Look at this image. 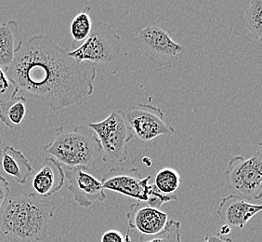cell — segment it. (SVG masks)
<instances>
[{"instance_id":"ac0fdd59","label":"cell","mask_w":262,"mask_h":242,"mask_svg":"<svg viewBox=\"0 0 262 242\" xmlns=\"http://www.w3.org/2000/svg\"><path fill=\"white\" fill-rule=\"evenodd\" d=\"M246 26L255 41L262 42V0H253L246 10Z\"/></svg>"},{"instance_id":"484cf974","label":"cell","mask_w":262,"mask_h":242,"mask_svg":"<svg viewBox=\"0 0 262 242\" xmlns=\"http://www.w3.org/2000/svg\"><path fill=\"white\" fill-rule=\"evenodd\" d=\"M231 230H232L231 227H229L227 225H224V226H222V227H221V229H220V231H219L217 234H219L220 236L223 237V236H226L228 234H230Z\"/></svg>"},{"instance_id":"6da1fadb","label":"cell","mask_w":262,"mask_h":242,"mask_svg":"<svg viewBox=\"0 0 262 242\" xmlns=\"http://www.w3.org/2000/svg\"><path fill=\"white\" fill-rule=\"evenodd\" d=\"M50 36L36 35L21 46L7 75L19 90L52 111L81 105L92 95L96 65L79 63Z\"/></svg>"},{"instance_id":"ba28073f","label":"cell","mask_w":262,"mask_h":242,"mask_svg":"<svg viewBox=\"0 0 262 242\" xmlns=\"http://www.w3.org/2000/svg\"><path fill=\"white\" fill-rule=\"evenodd\" d=\"M120 42L121 36L108 24L98 22L92 25L91 34L86 41L76 50L69 51V55L79 63L108 64L119 49Z\"/></svg>"},{"instance_id":"ffe728a7","label":"cell","mask_w":262,"mask_h":242,"mask_svg":"<svg viewBox=\"0 0 262 242\" xmlns=\"http://www.w3.org/2000/svg\"><path fill=\"white\" fill-rule=\"evenodd\" d=\"M139 242H182L181 223L176 220H168L162 232L154 236L141 235Z\"/></svg>"},{"instance_id":"7c38bea8","label":"cell","mask_w":262,"mask_h":242,"mask_svg":"<svg viewBox=\"0 0 262 242\" xmlns=\"http://www.w3.org/2000/svg\"><path fill=\"white\" fill-rule=\"evenodd\" d=\"M260 204H255L245 197L232 194L222 199L217 213L229 227L243 229L250 219L261 212Z\"/></svg>"},{"instance_id":"d4e9b609","label":"cell","mask_w":262,"mask_h":242,"mask_svg":"<svg viewBox=\"0 0 262 242\" xmlns=\"http://www.w3.org/2000/svg\"><path fill=\"white\" fill-rule=\"evenodd\" d=\"M0 242H23L0 231Z\"/></svg>"},{"instance_id":"4316f807","label":"cell","mask_w":262,"mask_h":242,"mask_svg":"<svg viewBox=\"0 0 262 242\" xmlns=\"http://www.w3.org/2000/svg\"><path fill=\"white\" fill-rule=\"evenodd\" d=\"M1 152H2V137L0 134V158H1Z\"/></svg>"},{"instance_id":"2e32d148","label":"cell","mask_w":262,"mask_h":242,"mask_svg":"<svg viewBox=\"0 0 262 242\" xmlns=\"http://www.w3.org/2000/svg\"><path fill=\"white\" fill-rule=\"evenodd\" d=\"M26 98L16 96L0 104V121L11 131H19L26 115Z\"/></svg>"},{"instance_id":"3957f363","label":"cell","mask_w":262,"mask_h":242,"mask_svg":"<svg viewBox=\"0 0 262 242\" xmlns=\"http://www.w3.org/2000/svg\"><path fill=\"white\" fill-rule=\"evenodd\" d=\"M43 150L67 168L83 167L86 170L101 154L99 139L88 126L76 127L72 131L59 127L53 141L46 145Z\"/></svg>"},{"instance_id":"277c9868","label":"cell","mask_w":262,"mask_h":242,"mask_svg":"<svg viewBox=\"0 0 262 242\" xmlns=\"http://www.w3.org/2000/svg\"><path fill=\"white\" fill-rule=\"evenodd\" d=\"M226 185L235 195L250 201L260 200L262 197V144L257 151L245 158L236 156L230 159L223 174Z\"/></svg>"},{"instance_id":"44dd1931","label":"cell","mask_w":262,"mask_h":242,"mask_svg":"<svg viewBox=\"0 0 262 242\" xmlns=\"http://www.w3.org/2000/svg\"><path fill=\"white\" fill-rule=\"evenodd\" d=\"M19 91L15 82L0 67V104L16 97Z\"/></svg>"},{"instance_id":"e0dca14e","label":"cell","mask_w":262,"mask_h":242,"mask_svg":"<svg viewBox=\"0 0 262 242\" xmlns=\"http://www.w3.org/2000/svg\"><path fill=\"white\" fill-rule=\"evenodd\" d=\"M182 183V177L176 170L172 168H163L157 172L154 185L160 193L170 196L176 191Z\"/></svg>"},{"instance_id":"d6986e66","label":"cell","mask_w":262,"mask_h":242,"mask_svg":"<svg viewBox=\"0 0 262 242\" xmlns=\"http://www.w3.org/2000/svg\"><path fill=\"white\" fill-rule=\"evenodd\" d=\"M91 10L90 7H86L85 10L77 13L72 21L71 35L74 41H85L91 34L92 29V21L90 15Z\"/></svg>"},{"instance_id":"9a60e30c","label":"cell","mask_w":262,"mask_h":242,"mask_svg":"<svg viewBox=\"0 0 262 242\" xmlns=\"http://www.w3.org/2000/svg\"><path fill=\"white\" fill-rule=\"evenodd\" d=\"M0 166L20 186L26 185L33 172V166L25 154L10 146L2 148Z\"/></svg>"},{"instance_id":"5b68a950","label":"cell","mask_w":262,"mask_h":242,"mask_svg":"<svg viewBox=\"0 0 262 242\" xmlns=\"http://www.w3.org/2000/svg\"><path fill=\"white\" fill-rule=\"evenodd\" d=\"M95 132L102 153V160L106 163L121 164L128 158V143L134 138L120 110H113L111 114L100 122L88 125Z\"/></svg>"},{"instance_id":"8992f818","label":"cell","mask_w":262,"mask_h":242,"mask_svg":"<svg viewBox=\"0 0 262 242\" xmlns=\"http://www.w3.org/2000/svg\"><path fill=\"white\" fill-rule=\"evenodd\" d=\"M134 42L148 60L160 67L172 66L186 54V50L172 38L168 31L156 25L141 29Z\"/></svg>"},{"instance_id":"52a82bcc","label":"cell","mask_w":262,"mask_h":242,"mask_svg":"<svg viewBox=\"0 0 262 242\" xmlns=\"http://www.w3.org/2000/svg\"><path fill=\"white\" fill-rule=\"evenodd\" d=\"M150 179L151 175L142 176L135 167L116 166L101 176V182L104 190L119 193L145 203L160 193L154 184L150 185Z\"/></svg>"},{"instance_id":"7a4b0ae2","label":"cell","mask_w":262,"mask_h":242,"mask_svg":"<svg viewBox=\"0 0 262 242\" xmlns=\"http://www.w3.org/2000/svg\"><path fill=\"white\" fill-rule=\"evenodd\" d=\"M55 209L35 193L11 197L0 211V231L23 242H44Z\"/></svg>"},{"instance_id":"cb8c5ba5","label":"cell","mask_w":262,"mask_h":242,"mask_svg":"<svg viewBox=\"0 0 262 242\" xmlns=\"http://www.w3.org/2000/svg\"><path fill=\"white\" fill-rule=\"evenodd\" d=\"M204 242H233L231 238L222 237L219 234L213 235V234H207L205 237Z\"/></svg>"},{"instance_id":"30bf717a","label":"cell","mask_w":262,"mask_h":242,"mask_svg":"<svg viewBox=\"0 0 262 242\" xmlns=\"http://www.w3.org/2000/svg\"><path fill=\"white\" fill-rule=\"evenodd\" d=\"M66 179L69 181L68 190L73 195L75 201L82 208H90L94 202H102L106 194L96 177L93 176L83 167L67 168Z\"/></svg>"},{"instance_id":"9c48e42d","label":"cell","mask_w":262,"mask_h":242,"mask_svg":"<svg viewBox=\"0 0 262 242\" xmlns=\"http://www.w3.org/2000/svg\"><path fill=\"white\" fill-rule=\"evenodd\" d=\"M122 114L133 137L143 143L175 133V130L165 120L164 113L157 106L139 104L126 108Z\"/></svg>"},{"instance_id":"7402d4cb","label":"cell","mask_w":262,"mask_h":242,"mask_svg":"<svg viewBox=\"0 0 262 242\" xmlns=\"http://www.w3.org/2000/svg\"><path fill=\"white\" fill-rule=\"evenodd\" d=\"M10 189L9 183L4 177L0 174V211L5 206L6 203L9 200Z\"/></svg>"},{"instance_id":"4fadbf2b","label":"cell","mask_w":262,"mask_h":242,"mask_svg":"<svg viewBox=\"0 0 262 242\" xmlns=\"http://www.w3.org/2000/svg\"><path fill=\"white\" fill-rule=\"evenodd\" d=\"M66 173L61 164L52 156H47L33 179L35 193L42 198H50L64 186Z\"/></svg>"},{"instance_id":"603a6c76","label":"cell","mask_w":262,"mask_h":242,"mask_svg":"<svg viewBox=\"0 0 262 242\" xmlns=\"http://www.w3.org/2000/svg\"><path fill=\"white\" fill-rule=\"evenodd\" d=\"M101 242H126V237L117 230H108L102 237Z\"/></svg>"},{"instance_id":"8fae6325","label":"cell","mask_w":262,"mask_h":242,"mask_svg":"<svg viewBox=\"0 0 262 242\" xmlns=\"http://www.w3.org/2000/svg\"><path fill=\"white\" fill-rule=\"evenodd\" d=\"M127 219V232L126 236H129L132 229L141 233L145 236H154L162 232L166 224L168 217L166 212L159 209L150 207L146 203L137 202L131 205L129 211L126 213Z\"/></svg>"},{"instance_id":"5bb4252c","label":"cell","mask_w":262,"mask_h":242,"mask_svg":"<svg viewBox=\"0 0 262 242\" xmlns=\"http://www.w3.org/2000/svg\"><path fill=\"white\" fill-rule=\"evenodd\" d=\"M24 44L17 22L0 23V67L6 70L13 63Z\"/></svg>"}]
</instances>
